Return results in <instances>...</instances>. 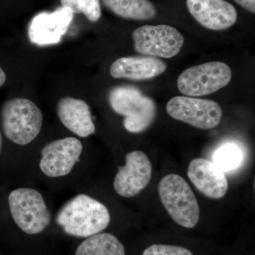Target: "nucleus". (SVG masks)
Masks as SVG:
<instances>
[{"label":"nucleus","mask_w":255,"mask_h":255,"mask_svg":"<svg viewBox=\"0 0 255 255\" xmlns=\"http://www.w3.org/2000/svg\"><path fill=\"white\" fill-rule=\"evenodd\" d=\"M243 157V150L239 145L235 142H226L215 151L212 162L224 173H229L241 166Z\"/></svg>","instance_id":"obj_18"},{"label":"nucleus","mask_w":255,"mask_h":255,"mask_svg":"<svg viewBox=\"0 0 255 255\" xmlns=\"http://www.w3.org/2000/svg\"><path fill=\"white\" fill-rule=\"evenodd\" d=\"M55 221L66 234L88 238L108 227L111 216L105 204L82 194L64 204Z\"/></svg>","instance_id":"obj_1"},{"label":"nucleus","mask_w":255,"mask_h":255,"mask_svg":"<svg viewBox=\"0 0 255 255\" xmlns=\"http://www.w3.org/2000/svg\"><path fill=\"white\" fill-rule=\"evenodd\" d=\"M152 164L145 152H128L125 165L119 167L114 178V187L119 196L131 198L143 190L150 182Z\"/></svg>","instance_id":"obj_10"},{"label":"nucleus","mask_w":255,"mask_h":255,"mask_svg":"<svg viewBox=\"0 0 255 255\" xmlns=\"http://www.w3.org/2000/svg\"><path fill=\"white\" fill-rule=\"evenodd\" d=\"M132 36L137 53L154 58H172L184 43L182 33L168 25H144L134 30Z\"/></svg>","instance_id":"obj_7"},{"label":"nucleus","mask_w":255,"mask_h":255,"mask_svg":"<svg viewBox=\"0 0 255 255\" xmlns=\"http://www.w3.org/2000/svg\"><path fill=\"white\" fill-rule=\"evenodd\" d=\"M75 255H126V252L118 238L110 233H100L82 242Z\"/></svg>","instance_id":"obj_17"},{"label":"nucleus","mask_w":255,"mask_h":255,"mask_svg":"<svg viewBox=\"0 0 255 255\" xmlns=\"http://www.w3.org/2000/svg\"><path fill=\"white\" fill-rule=\"evenodd\" d=\"M187 6L191 16L208 29L223 31L237 21L236 8L225 0H187Z\"/></svg>","instance_id":"obj_12"},{"label":"nucleus","mask_w":255,"mask_h":255,"mask_svg":"<svg viewBox=\"0 0 255 255\" xmlns=\"http://www.w3.org/2000/svg\"><path fill=\"white\" fill-rule=\"evenodd\" d=\"M107 9L127 19L145 21L155 17V6L149 0H102Z\"/></svg>","instance_id":"obj_16"},{"label":"nucleus","mask_w":255,"mask_h":255,"mask_svg":"<svg viewBox=\"0 0 255 255\" xmlns=\"http://www.w3.org/2000/svg\"><path fill=\"white\" fill-rule=\"evenodd\" d=\"M240 6L252 14L255 13V0H234Z\"/></svg>","instance_id":"obj_21"},{"label":"nucleus","mask_w":255,"mask_h":255,"mask_svg":"<svg viewBox=\"0 0 255 255\" xmlns=\"http://www.w3.org/2000/svg\"><path fill=\"white\" fill-rule=\"evenodd\" d=\"M160 200L170 217L182 227H195L200 219V208L194 191L180 175L164 176L158 185Z\"/></svg>","instance_id":"obj_2"},{"label":"nucleus","mask_w":255,"mask_h":255,"mask_svg":"<svg viewBox=\"0 0 255 255\" xmlns=\"http://www.w3.org/2000/svg\"><path fill=\"white\" fill-rule=\"evenodd\" d=\"M60 3L73 14H83L91 22H97L102 16L100 0H60Z\"/></svg>","instance_id":"obj_19"},{"label":"nucleus","mask_w":255,"mask_h":255,"mask_svg":"<svg viewBox=\"0 0 255 255\" xmlns=\"http://www.w3.org/2000/svg\"><path fill=\"white\" fill-rule=\"evenodd\" d=\"M166 69V63L154 57H123L112 64L110 75L117 79L150 80L162 75Z\"/></svg>","instance_id":"obj_15"},{"label":"nucleus","mask_w":255,"mask_h":255,"mask_svg":"<svg viewBox=\"0 0 255 255\" xmlns=\"http://www.w3.org/2000/svg\"><path fill=\"white\" fill-rule=\"evenodd\" d=\"M0 147H1V135H0Z\"/></svg>","instance_id":"obj_23"},{"label":"nucleus","mask_w":255,"mask_h":255,"mask_svg":"<svg viewBox=\"0 0 255 255\" xmlns=\"http://www.w3.org/2000/svg\"><path fill=\"white\" fill-rule=\"evenodd\" d=\"M108 98L112 110L124 116V127L127 131L132 133L144 131L155 120L157 111L155 102L135 87H114Z\"/></svg>","instance_id":"obj_3"},{"label":"nucleus","mask_w":255,"mask_h":255,"mask_svg":"<svg viewBox=\"0 0 255 255\" xmlns=\"http://www.w3.org/2000/svg\"><path fill=\"white\" fill-rule=\"evenodd\" d=\"M187 174L196 189L207 197L221 199L227 193L226 174L212 161L205 158L193 159L188 167Z\"/></svg>","instance_id":"obj_13"},{"label":"nucleus","mask_w":255,"mask_h":255,"mask_svg":"<svg viewBox=\"0 0 255 255\" xmlns=\"http://www.w3.org/2000/svg\"><path fill=\"white\" fill-rule=\"evenodd\" d=\"M142 255H194L189 250L181 246L155 244L146 248Z\"/></svg>","instance_id":"obj_20"},{"label":"nucleus","mask_w":255,"mask_h":255,"mask_svg":"<svg viewBox=\"0 0 255 255\" xmlns=\"http://www.w3.org/2000/svg\"><path fill=\"white\" fill-rule=\"evenodd\" d=\"M82 148L80 140L73 137L49 142L41 150V172L48 177L66 176L80 159Z\"/></svg>","instance_id":"obj_9"},{"label":"nucleus","mask_w":255,"mask_h":255,"mask_svg":"<svg viewBox=\"0 0 255 255\" xmlns=\"http://www.w3.org/2000/svg\"><path fill=\"white\" fill-rule=\"evenodd\" d=\"M231 78L232 71L227 64L208 62L184 70L177 79V87L182 95L202 97L227 86Z\"/></svg>","instance_id":"obj_6"},{"label":"nucleus","mask_w":255,"mask_h":255,"mask_svg":"<svg viewBox=\"0 0 255 255\" xmlns=\"http://www.w3.org/2000/svg\"><path fill=\"white\" fill-rule=\"evenodd\" d=\"M166 110L172 119L203 130L218 127L223 116L221 107L214 101L186 96L171 99Z\"/></svg>","instance_id":"obj_8"},{"label":"nucleus","mask_w":255,"mask_h":255,"mask_svg":"<svg viewBox=\"0 0 255 255\" xmlns=\"http://www.w3.org/2000/svg\"><path fill=\"white\" fill-rule=\"evenodd\" d=\"M57 114L61 123L78 136L86 137L95 133L91 111L83 100L70 97L60 99L57 104Z\"/></svg>","instance_id":"obj_14"},{"label":"nucleus","mask_w":255,"mask_h":255,"mask_svg":"<svg viewBox=\"0 0 255 255\" xmlns=\"http://www.w3.org/2000/svg\"><path fill=\"white\" fill-rule=\"evenodd\" d=\"M73 19L68 8H58L53 12H41L32 18L28 26L30 41L37 46H50L60 43Z\"/></svg>","instance_id":"obj_11"},{"label":"nucleus","mask_w":255,"mask_h":255,"mask_svg":"<svg viewBox=\"0 0 255 255\" xmlns=\"http://www.w3.org/2000/svg\"><path fill=\"white\" fill-rule=\"evenodd\" d=\"M1 118L5 135L19 145L33 141L40 133L43 124L41 111L27 99L6 101L1 107Z\"/></svg>","instance_id":"obj_4"},{"label":"nucleus","mask_w":255,"mask_h":255,"mask_svg":"<svg viewBox=\"0 0 255 255\" xmlns=\"http://www.w3.org/2000/svg\"><path fill=\"white\" fill-rule=\"evenodd\" d=\"M5 81H6V74H5L4 70L0 68V87L4 85Z\"/></svg>","instance_id":"obj_22"},{"label":"nucleus","mask_w":255,"mask_h":255,"mask_svg":"<svg viewBox=\"0 0 255 255\" xmlns=\"http://www.w3.org/2000/svg\"><path fill=\"white\" fill-rule=\"evenodd\" d=\"M8 202L11 217L23 233L38 234L50 224L51 216L49 210L38 191L18 188L10 193Z\"/></svg>","instance_id":"obj_5"}]
</instances>
